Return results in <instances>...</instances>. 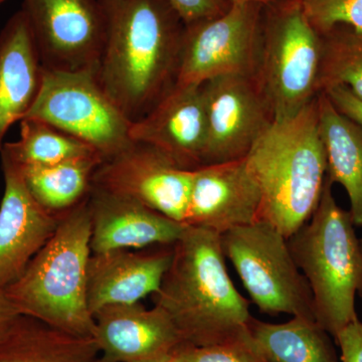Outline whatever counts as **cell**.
<instances>
[{
  "instance_id": "1",
  "label": "cell",
  "mask_w": 362,
  "mask_h": 362,
  "mask_svg": "<svg viewBox=\"0 0 362 362\" xmlns=\"http://www.w3.org/2000/svg\"><path fill=\"white\" fill-rule=\"evenodd\" d=\"M105 18L96 75L131 122L176 82L185 25L166 0H99Z\"/></svg>"
},
{
  "instance_id": "2",
  "label": "cell",
  "mask_w": 362,
  "mask_h": 362,
  "mask_svg": "<svg viewBox=\"0 0 362 362\" xmlns=\"http://www.w3.org/2000/svg\"><path fill=\"white\" fill-rule=\"evenodd\" d=\"M154 305L171 319L183 343L206 346L239 337L252 315L226 266L218 233L185 226Z\"/></svg>"
},
{
  "instance_id": "3",
  "label": "cell",
  "mask_w": 362,
  "mask_h": 362,
  "mask_svg": "<svg viewBox=\"0 0 362 362\" xmlns=\"http://www.w3.org/2000/svg\"><path fill=\"white\" fill-rule=\"evenodd\" d=\"M246 161L261 194L259 221L288 239L315 213L327 177L317 96L295 115L273 119Z\"/></svg>"
},
{
  "instance_id": "4",
  "label": "cell",
  "mask_w": 362,
  "mask_h": 362,
  "mask_svg": "<svg viewBox=\"0 0 362 362\" xmlns=\"http://www.w3.org/2000/svg\"><path fill=\"white\" fill-rule=\"evenodd\" d=\"M90 255L87 199L64 214L51 239L4 291L23 315L71 334L93 337L94 316L87 302Z\"/></svg>"
},
{
  "instance_id": "5",
  "label": "cell",
  "mask_w": 362,
  "mask_h": 362,
  "mask_svg": "<svg viewBox=\"0 0 362 362\" xmlns=\"http://www.w3.org/2000/svg\"><path fill=\"white\" fill-rule=\"evenodd\" d=\"M332 185L326 177L315 213L288 238V244L310 287L314 317L334 339L359 319L362 247L349 211L335 201Z\"/></svg>"
},
{
  "instance_id": "6",
  "label": "cell",
  "mask_w": 362,
  "mask_h": 362,
  "mask_svg": "<svg viewBox=\"0 0 362 362\" xmlns=\"http://www.w3.org/2000/svg\"><path fill=\"white\" fill-rule=\"evenodd\" d=\"M221 237L226 259L259 311L315 318L310 287L293 258L287 238L277 228L259 221Z\"/></svg>"
},
{
  "instance_id": "7",
  "label": "cell",
  "mask_w": 362,
  "mask_h": 362,
  "mask_svg": "<svg viewBox=\"0 0 362 362\" xmlns=\"http://www.w3.org/2000/svg\"><path fill=\"white\" fill-rule=\"evenodd\" d=\"M322 37L298 0L272 18L262 37L256 80L273 119L295 115L315 99Z\"/></svg>"
},
{
  "instance_id": "8",
  "label": "cell",
  "mask_w": 362,
  "mask_h": 362,
  "mask_svg": "<svg viewBox=\"0 0 362 362\" xmlns=\"http://www.w3.org/2000/svg\"><path fill=\"white\" fill-rule=\"evenodd\" d=\"M25 118L42 121L77 138L103 160L133 143L132 122L102 89L95 70L44 69L39 95Z\"/></svg>"
},
{
  "instance_id": "9",
  "label": "cell",
  "mask_w": 362,
  "mask_h": 362,
  "mask_svg": "<svg viewBox=\"0 0 362 362\" xmlns=\"http://www.w3.org/2000/svg\"><path fill=\"white\" fill-rule=\"evenodd\" d=\"M259 4H230L211 20L185 25L175 84L202 85L221 76L256 77L262 35Z\"/></svg>"
},
{
  "instance_id": "10",
  "label": "cell",
  "mask_w": 362,
  "mask_h": 362,
  "mask_svg": "<svg viewBox=\"0 0 362 362\" xmlns=\"http://www.w3.org/2000/svg\"><path fill=\"white\" fill-rule=\"evenodd\" d=\"M42 68L97 70L105 39L99 0H23Z\"/></svg>"
},
{
  "instance_id": "11",
  "label": "cell",
  "mask_w": 362,
  "mask_h": 362,
  "mask_svg": "<svg viewBox=\"0 0 362 362\" xmlns=\"http://www.w3.org/2000/svg\"><path fill=\"white\" fill-rule=\"evenodd\" d=\"M192 180L194 169L181 168L150 145L133 142L100 163L92 187L130 197L183 225Z\"/></svg>"
},
{
  "instance_id": "12",
  "label": "cell",
  "mask_w": 362,
  "mask_h": 362,
  "mask_svg": "<svg viewBox=\"0 0 362 362\" xmlns=\"http://www.w3.org/2000/svg\"><path fill=\"white\" fill-rule=\"evenodd\" d=\"M206 111L204 164L244 158L273 117L256 77L221 76L202 84Z\"/></svg>"
},
{
  "instance_id": "13",
  "label": "cell",
  "mask_w": 362,
  "mask_h": 362,
  "mask_svg": "<svg viewBox=\"0 0 362 362\" xmlns=\"http://www.w3.org/2000/svg\"><path fill=\"white\" fill-rule=\"evenodd\" d=\"M4 177L0 204V289L18 281L51 239L64 214L40 206L26 187L16 162L0 153Z\"/></svg>"
},
{
  "instance_id": "14",
  "label": "cell",
  "mask_w": 362,
  "mask_h": 362,
  "mask_svg": "<svg viewBox=\"0 0 362 362\" xmlns=\"http://www.w3.org/2000/svg\"><path fill=\"white\" fill-rule=\"evenodd\" d=\"M261 218V194L246 157L194 169L185 226L223 235Z\"/></svg>"
},
{
  "instance_id": "15",
  "label": "cell",
  "mask_w": 362,
  "mask_h": 362,
  "mask_svg": "<svg viewBox=\"0 0 362 362\" xmlns=\"http://www.w3.org/2000/svg\"><path fill=\"white\" fill-rule=\"evenodd\" d=\"M102 362H164L182 344L180 333L160 307L140 303L104 307L94 314Z\"/></svg>"
},
{
  "instance_id": "16",
  "label": "cell",
  "mask_w": 362,
  "mask_h": 362,
  "mask_svg": "<svg viewBox=\"0 0 362 362\" xmlns=\"http://www.w3.org/2000/svg\"><path fill=\"white\" fill-rule=\"evenodd\" d=\"M130 138L163 152L181 168L202 166L206 124L202 85L173 86L146 115L132 122Z\"/></svg>"
},
{
  "instance_id": "17",
  "label": "cell",
  "mask_w": 362,
  "mask_h": 362,
  "mask_svg": "<svg viewBox=\"0 0 362 362\" xmlns=\"http://www.w3.org/2000/svg\"><path fill=\"white\" fill-rule=\"evenodd\" d=\"M92 254L170 246L185 226L141 202L92 187L88 197Z\"/></svg>"
},
{
  "instance_id": "18",
  "label": "cell",
  "mask_w": 362,
  "mask_h": 362,
  "mask_svg": "<svg viewBox=\"0 0 362 362\" xmlns=\"http://www.w3.org/2000/svg\"><path fill=\"white\" fill-rule=\"evenodd\" d=\"M173 256V245L92 254L87 302L92 315L110 305L139 303L156 294Z\"/></svg>"
},
{
  "instance_id": "19",
  "label": "cell",
  "mask_w": 362,
  "mask_h": 362,
  "mask_svg": "<svg viewBox=\"0 0 362 362\" xmlns=\"http://www.w3.org/2000/svg\"><path fill=\"white\" fill-rule=\"evenodd\" d=\"M42 70L30 23L21 9L0 32V151L7 131L35 104Z\"/></svg>"
},
{
  "instance_id": "20",
  "label": "cell",
  "mask_w": 362,
  "mask_h": 362,
  "mask_svg": "<svg viewBox=\"0 0 362 362\" xmlns=\"http://www.w3.org/2000/svg\"><path fill=\"white\" fill-rule=\"evenodd\" d=\"M317 105L328 180L344 188L352 221L362 228V126L340 113L324 93L317 95Z\"/></svg>"
},
{
  "instance_id": "21",
  "label": "cell",
  "mask_w": 362,
  "mask_h": 362,
  "mask_svg": "<svg viewBox=\"0 0 362 362\" xmlns=\"http://www.w3.org/2000/svg\"><path fill=\"white\" fill-rule=\"evenodd\" d=\"M0 362H102L93 337L71 334L21 315L0 340Z\"/></svg>"
},
{
  "instance_id": "22",
  "label": "cell",
  "mask_w": 362,
  "mask_h": 362,
  "mask_svg": "<svg viewBox=\"0 0 362 362\" xmlns=\"http://www.w3.org/2000/svg\"><path fill=\"white\" fill-rule=\"evenodd\" d=\"M247 327L266 362H339L331 335L313 317L292 316L282 323L252 317Z\"/></svg>"
},
{
  "instance_id": "23",
  "label": "cell",
  "mask_w": 362,
  "mask_h": 362,
  "mask_svg": "<svg viewBox=\"0 0 362 362\" xmlns=\"http://www.w3.org/2000/svg\"><path fill=\"white\" fill-rule=\"evenodd\" d=\"M103 158L83 157L51 166L21 168L26 187L40 206L64 214L87 201L93 175Z\"/></svg>"
},
{
  "instance_id": "24",
  "label": "cell",
  "mask_w": 362,
  "mask_h": 362,
  "mask_svg": "<svg viewBox=\"0 0 362 362\" xmlns=\"http://www.w3.org/2000/svg\"><path fill=\"white\" fill-rule=\"evenodd\" d=\"M0 153L21 168L51 166L83 157L101 156L77 138L49 124L30 118L21 121L20 140L4 143Z\"/></svg>"
},
{
  "instance_id": "25",
  "label": "cell",
  "mask_w": 362,
  "mask_h": 362,
  "mask_svg": "<svg viewBox=\"0 0 362 362\" xmlns=\"http://www.w3.org/2000/svg\"><path fill=\"white\" fill-rule=\"evenodd\" d=\"M321 37L317 93L344 87L362 100V33L337 28Z\"/></svg>"
},
{
  "instance_id": "26",
  "label": "cell",
  "mask_w": 362,
  "mask_h": 362,
  "mask_svg": "<svg viewBox=\"0 0 362 362\" xmlns=\"http://www.w3.org/2000/svg\"><path fill=\"white\" fill-rule=\"evenodd\" d=\"M164 362H266L252 342L249 327L239 337L206 346L182 343Z\"/></svg>"
},
{
  "instance_id": "27",
  "label": "cell",
  "mask_w": 362,
  "mask_h": 362,
  "mask_svg": "<svg viewBox=\"0 0 362 362\" xmlns=\"http://www.w3.org/2000/svg\"><path fill=\"white\" fill-rule=\"evenodd\" d=\"M312 26L322 37L339 26L362 33V0H298Z\"/></svg>"
},
{
  "instance_id": "28",
  "label": "cell",
  "mask_w": 362,
  "mask_h": 362,
  "mask_svg": "<svg viewBox=\"0 0 362 362\" xmlns=\"http://www.w3.org/2000/svg\"><path fill=\"white\" fill-rule=\"evenodd\" d=\"M183 25H190L199 21L211 20L225 13V0H166Z\"/></svg>"
},
{
  "instance_id": "29",
  "label": "cell",
  "mask_w": 362,
  "mask_h": 362,
  "mask_svg": "<svg viewBox=\"0 0 362 362\" xmlns=\"http://www.w3.org/2000/svg\"><path fill=\"white\" fill-rule=\"evenodd\" d=\"M334 340L340 349L339 362H362V321L343 328Z\"/></svg>"
},
{
  "instance_id": "30",
  "label": "cell",
  "mask_w": 362,
  "mask_h": 362,
  "mask_svg": "<svg viewBox=\"0 0 362 362\" xmlns=\"http://www.w3.org/2000/svg\"><path fill=\"white\" fill-rule=\"evenodd\" d=\"M322 93L329 98L331 103L340 113L362 126V100L344 87L330 88Z\"/></svg>"
},
{
  "instance_id": "31",
  "label": "cell",
  "mask_w": 362,
  "mask_h": 362,
  "mask_svg": "<svg viewBox=\"0 0 362 362\" xmlns=\"http://www.w3.org/2000/svg\"><path fill=\"white\" fill-rule=\"evenodd\" d=\"M23 315L14 306L4 289H0V340L2 339L16 321Z\"/></svg>"
},
{
  "instance_id": "32",
  "label": "cell",
  "mask_w": 362,
  "mask_h": 362,
  "mask_svg": "<svg viewBox=\"0 0 362 362\" xmlns=\"http://www.w3.org/2000/svg\"><path fill=\"white\" fill-rule=\"evenodd\" d=\"M226 1L230 4H256L262 6V4H271V2L276 1V0H226Z\"/></svg>"
},
{
  "instance_id": "33",
  "label": "cell",
  "mask_w": 362,
  "mask_h": 362,
  "mask_svg": "<svg viewBox=\"0 0 362 362\" xmlns=\"http://www.w3.org/2000/svg\"><path fill=\"white\" fill-rule=\"evenodd\" d=\"M361 247H362V239L361 240ZM358 295H359V296H361V298L362 299V286H361V290H359Z\"/></svg>"
},
{
  "instance_id": "34",
  "label": "cell",
  "mask_w": 362,
  "mask_h": 362,
  "mask_svg": "<svg viewBox=\"0 0 362 362\" xmlns=\"http://www.w3.org/2000/svg\"><path fill=\"white\" fill-rule=\"evenodd\" d=\"M6 1V0H0V6H1L4 2Z\"/></svg>"
}]
</instances>
